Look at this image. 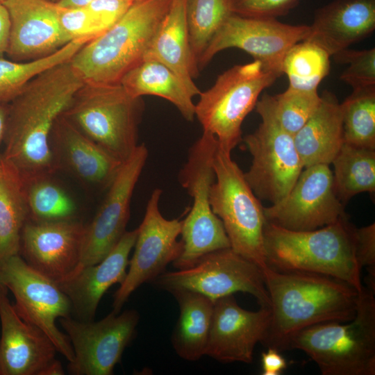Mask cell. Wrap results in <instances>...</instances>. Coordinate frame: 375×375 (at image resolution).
<instances>
[{"label": "cell", "mask_w": 375, "mask_h": 375, "mask_svg": "<svg viewBox=\"0 0 375 375\" xmlns=\"http://www.w3.org/2000/svg\"><path fill=\"white\" fill-rule=\"evenodd\" d=\"M162 190L156 188L146 207L144 218L137 228L133 256L124 281L113 295L112 310L120 312L131 294L140 285L152 282L182 251L181 221L165 218L159 209Z\"/></svg>", "instance_id": "cell-14"}, {"label": "cell", "mask_w": 375, "mask_h": 375, "mask_svg": "<svg viewBox=\"0 0 375 375\" xmlns=\"http://www.w3.org/2000/svg\"><path fill=\"white\" fill-rule=\"evenodd\" d=\"M331 56L321 47L308 40L292 46L285 53L281 72L289 82L288 88L304 92H317L328 74Z\"/></svg>", "instance_id": "cell-32"}, {"label": "cell", "mask_w": 375, "mask_h": 375, "mask_svg": "<svg viewBox=\"0 0 375 375\" xmlns=\"http://www.w3.org/2000/svg\"><path fill=\"white\" fill-rule=\"evenodd\" d=\"M94 0H60L57 4L64 8L86 7Z\"/></svg>", "instance_id": "cell-45"}, {"label": "cell", "mask_w": 375, "mask_h": 375, "mask_svg": "<svg viewBox=\"0 0 375 375\" xmlns=\"http://www.w3.org/2000/svg\"><path fill=\"white\" fill-rule=\"evenodd\" d=\"M267 222L294 231H310L331 224L346 215L328 165L303 169L288 195L264 207Z\"/></svg>", "instance_id": "cell-16"}, {"label": "cell", "mask_w": 375, "mask_h": 375, "mask_svg": "<svg viewBox=\"0 0 375 375\" xmlns=\"http://www.w3.org/2000/svg\"><path fill=\"white\" fill-rule=\"evenodd\" d=\"M64 369L61 362L56 358L52 360L42 372L41 375H63Z\"/></svg>", "instance_id": "cell-43"}, {"label": "cell", "mask_w": 375, "mask_h": 375, "mask_svg": "<svg viewBox=\"0 0 375 375\" xmlns=\"http://www.w3.org/2000/svg\"><path fill=\"white\" fill-rule=\"evenodd\" d=\"M374 290L363 285L350 321L316 324L290 337L286 350L306 353L323 375L375 374Z\"/></svg>", "instance_id": "cell-5"}, {"label": "cell", "mask_w": 375, "mask_h": 375, "mask_svg": "<svg viewBox=\"0 0 375 375\" xmlns=\"http://www.w3.org/2000/svg\"><path fill=\"white\" fill-rule=\"evenodd\" d=\"M119 83L134 98L157 96L172 103L187 121L192 122L195 117L194 96L172 69L157 60L143 59Z\"/></svg>", "instance_id": "cell-27"}, {"label": "cell", "mask_w": 375, "mask_h": 375, "mask_svg": "<svg viewBox=\"0 0 375 375\" xmlns=\"http://www.w3.org/2000/svg\"><path fill=\"white\" fill-rule=\"evenodd\" d=\"M375 29V0H333L317 9L306 40L332 57Z\"/></svg>", "instance_id": "cell-24"}, {"label": "cell", "mask_w": 375, "mask_h": 375, "mask_svg": "<svg viewBox=\"0 0 375 375\" xmlns=\"http://www.w3.org/2000/svg\"><path fill=\"white\" fill-rule=\"evenodd\" d=\"M277 78L255 60L219 75L211 88L200 93L195 104V117L203 131L214 136L220 149L231 153L242 140L245 117L255 108L261 92Z\"/></svg>", "instance_id": "cell-9"}, {"label": "cell", "mask_w": 375, "mask_h": 375, "mask_svg": "<svg viewBox=\"0 0 375 375\" xmlns=\"http://www.w3.org/2000/svg\"><path fill=\"white\" fill-rule=\"evenodd\" d=\"M187 0H172L143 59L157 60L172 69L185 84L192 94L201 91L193 81L199 71L191 56L186 20Z\"/></svg>", "instance_id": "cell-25"}, {"label": "cell", "mask_w": 375, "mask_h": 375, "mask_svg": "<svg viewBox=\"0 0 375 375\" xmlns=\"http://www.w3.org/2000/svg\"><path fill=\"white\" fill-rule=\"evenodd\" d=\"M92 38H78L46 57L17 62L0 58V104L10 103L28 82L45 70L68 62Z\"/></svg>", "instance_id": "cell-31"}, {"label": "cell", "mask_w": 375, "mask_h": 375, "mask_svg": "<svg viewBox=\"0 0 375 375\" xmlns=\"http://www.w3.org/2000/svg\"><path fill=\"white\" fill-rule=\"evenodd\" d=\"M356 256L368 271L367 287L375 290V224L356 228Z\"/></svg>", "instance_id": "cell-40"}, {"label": "cell", "mask_w": 375, "mask_h": 375, "mask_svg": "<svg viewBox=\"0 0 375 375\" xmlns=\"http://www.w3.org/2000/svg\"><path fill=\"white\" fill-rule=\"evenodd\" d=\"M172 1L136 0L115 24L85 43L69 60L84 83H119L143 60Z\"/></svg>", "instance_id": "cell-4"}, {"label": "cell", "mask_w": 375, "mask_h": 375, "mask_svg": "<svg viewBox=\"0 0 375 375\" xmlns=\"http://www.w3.org/2000/svg\"><path fill=\"white\" fill-rule=\"evenodd\" d=\"M49 142L58 169H65L88 184L108 188L123 163L62 115L53 125Z\"/></svg>", "instance_id": "cell-22"}, {"label": "cell", "mask_w": 375, "mask_h": 375, "mask_svg": "<svg viewBox=\"0 0 375 375\" xmlns=\"http://www.w3.org/2000/svg\"><path fill=\"white\" fill-rule=\"evenodd\" d=\"M262 375H279L287 367L285 359L280 351L267 348L262 353Z\"/></svg>", "instance_id": "cell-41"}, {"label": "cell", "mask_w": 375, "mask_h": 375, "mask_svg": "<svg viewBox=\"0 0 375 375\" xmlns=\"http://www.w3.org/2000/svg\"><path fill=\"white\" fill-rule=\"evenodd\" d=\"M274 113L281 126L293 136L317 110L321 101L317 92H304L290 88L269 95Z\"/></svg>", "instance_id": "cell-36"}, {"label": "cell", "mask_w": 375, "mask_h": 375, "mask_svg": "<svg viewBox=\"0 0 375 375\" xmlns=\"http://www.w3.org/2000/svg\"><path fill=\"white\" fill-rule=\"evenodd\" d=\"M51 176L24 183L29 219L56 222L75 219L76 206L72 198Z\"/></svg>", "instance_id": "cell-35"}, {"label": "cell", "mask_w": 375, "mask_h": 375, "mask_svg": "<svg viewBox=\"0 0 375 375\" xmlns=\"http://www.w3.org/2000/svg\"><path fill=\"white\" fill-rule=\"evenodd\" d=\"M45 1H50V2H52V3H58L60 0H45Z\"/></svg>", "instance_id": "cell-46"}, {"label": "cell", "mask_w": 375, "mask_h": 375, "mask_svg": "<svg viewBox=\"0 0 375 375\" xmlns=\"http://www.w3.org/2000/svg\"><path fill=\"white\" fill-rule=\"evenodd\" d=\"M147 157L148 149L141 144L122 163L108 186L101 206L91 222L85 226L81 258L76 272L99 262L126 233L131 198Z\"/></svg>", "instance_id": "cell-17"}, {"label": "cell", "mask_w": 375, "mask_h": 375, "mask_svg": "<svg viewBox=\"0 0 375 375\" xmlns=\"http://www.w3.org/2000/svg\"><path fill=\"white\" fill-rule=\"evenodd\" d=\"M171 294L179 306V317L171 337L172 347L181 358L197 361L206 355L214 301L190 290Z\"/></svg>", "instance_id": "cell-28"}, {"label": "cell", "mask_w": 375, "mask_h": 375, "mask_svg": "<svg viewBox=\"0 0 375 375\" xmlns=\"http://www.w3.org/2000/svg\"><path fill=\"white\" fill-rule=\"evenodd\" d=\"M5 1V0H0V2H3V1Z\"/></svg>", "instance_id": "cell-48"}, {"label": "cell", "mask_w": 375, "mask_h": 375, "mask_svg": "<svg viewBox=\"0 0 375 375\" xmlns=\"http://www.w3.org/2000/svg\"><path fill=\"white\" fill-rule=\"evenodd\" d=\"M85 226L76 219L56 222L28 219L21 233L19 254L39 273L62 282L78 268Z\"/></svg>", "instance_id": "cell-18"}, {"label": "cell", "mask_w": 375, "mask_h": 375, "mask_svg": "<svg viewBox=\"0 0 375 375\" xmlns=\"http://www.w3.org/2000/svg\"><path fill=\"white\" fill-rule=\"evenodd\" d=\"M8 110V104H0V143L3 142Z\"/></svg>", "instance_id": "cell-44"}, {"label": "cell", "mask_w": 375, "mask_h": 375, "mask_svg": "<svg viewBox=\"0 0 375 375\" xmlns=\"http://www.w3.org/2000/svg\"><path fill=\"white\" fill-rule=\"evenodd\" d=\"M10 32V18L6 8L0 2V58L6 52Z\"/></svg>", "instance_id": "cell-42"}, {"label": "cell", "mask_w": 375, "mask_h": 375, "mask_svg": "<svg viewBox=\"0 0 375 375\" xmlns=\"http://www.w3.org/2000/svg\"><path fill=\"white\" fill-rule=\"evenodd\" d=\"M231 153L218 146L215 153V180L210 190L211 208L223 224L231 248L262 271L268 267L264 207Z\"/></svg>", "instance_id": "cell-7"}, {"label": "cell", "mask_w": 375, "mask_h": 375, "mask_svg": "<svg viewBox=\"0 0 375 375\" xmlns=\"http://www.w3.org/2000/svg\"><path fill=\"white\" fill-rule=\"evenodd\" d=\"M336 194L344 205L360 193L375 192V149L344 142L333 160Z\"/></svg>", "instance_id": "cell-30"}, {"label": "cell", "mask_w": 375, "mask_h": 375, "mask_svg": "<svg viewBox=\"0 0 375 375\" xmlns=\"http://www.w3.org/2000/svg\"><path fill=\"white\" fill-rule=\"evenodd\" d=\"M137 233V228L126 231L99 262L83 267L70 278L58 283L69 299L76 319L94 320L99 301L106 292L112 285L124 281Z\"/></svg>", "instance_id": "cell-23"}, {"label": "cell", "mask_w": 375, "mask_h": 375, "mask_svg": "<svg viewBox=\"0 0 375 375\" xmlns=\"http://www.w3.org/2000/svg\"><path fill=\"white\" fill-rule=\"evenodd\" d=\"M332 57L338 63L348 65L340 78L353 89L375 85V48L346 49Z\"/></svg>", "instance_id": "cell-37"}, {"label": "cell", "mask_w": 375, "mask_h": 375, "mask_svg": "<svg viewBox=\"0 0 375 375\" xmlns=\"http://www.w3.org/2000/svg\"><path fill=\"white\" fill-rule=\"evenodd\" d=\"M308 33V25H292L276 19L247 17L233 13L209 42L198 68L203 69L219 51L238 48L279 77L285 53L294 44L304 40Z\"/></svg>", "instance_id": "cell-15"}, {"label": "cell", "mask_w": 375, "mask_h": 375, "mask_svg": "<svg viewBox=\"0 0 375 375\" xmlns=\"http://www.w3.org/2000/svg\"><path fill=\"white\" fill-rule=\"evenodd\" d=\"M57 6L60 24L72 40L84 37L94 38L106 31L87 7Z\"/></svg>", "instance_id": "cell-38"}, {"label": "cell", "mask_w": 375, "mask_h": 375, "mask_svg": "<svg viewBox=\"0 0 375 375\" xmlns=\"http://www.w3.org/2000/svg\"><path fill=\"white\" fill-rule=\"evenodd\" d=\"M340 108L344 142L375 149V85L353 89Z\"/></svg>", "instance_id": "cell-34"}, {"label": "cell", "mask_w": 375, "mask_h": 375, "mask_svg": "<svg viewBox=\"0 0 375 375\" xmlns=\"http://www.w3.org/2000/svg\"><path fill=\"white\" fill-rule=\"evenodd\" d=\"M28 218L24 182L0 155V261L19 254L21 233Z\"/></svg>", "instance_id": "cell-29"}, {"label": "cell", "mask_w": 375, "mask_h": 375, "mask_svg": "<svg viewBox=\"0 0 375 375\" xmlns=\"http://www.w3.org/2000/svg\"><path fill=\"white\" fill-rule=\"evenodd\" d=\"M3 285L15 299V310L24 322L41 329L69 362L74 351L67 335L56 325L58 318L69 317L72 303L58 283L30 267L19 256L0 261Z\"/></svg>", "instance_id": "cell-12"}, {"label": "cell", "mask_w": 375, "mask_h": 375, "mask_svg": "<svg viewBox=\"0 0 375 375\" xmlns=\"http://www.w3.org/2000/svg\"><path fill=\"white\" fill-rule=\"evenodd\" d=\"M152 282L169 293L190 290L212 301L237 292H246L260 306L270 305L261 269L231 247L210 252L189 268L164 272Z\"/></svg>", "instance_id": "cell-11"}, {"label": "cell", "mask_w": 375, "mask_h": 375, "mask_svg": "<svg viewBox=\"0 0 375 375\" xmlns=\"http://www.w3.org/2000/svg\"><path fill=\"white\" fill-rule=\"evenodd\" d=\"M1 285H4L3 283V281H2V278H1V269H0V286Z\"/></svg>", "instance_id": "cell-47"}, {"label": "cell", "mask_w": 375, "mask_h": 375, "mask_svg": "<svg viewBox=\"0 0 375 375\" xmlns=\"http://www.w3.org/2000/svg\"><path fill=\"white\" fill-rule=\"evenodd\" d=\"M217 146L215 138L203 131L190 148L180 172V183L193 201L181 221L182 251L173 262L177 269L189 268L205 255L231 247L223 224L210 203V190L215 180L212 160Z\"/></svg>", "instance_id": "cell-8"}, {"label": "cell", "mask_w": 375, "mask_h": 375, "mask_svg": "<svg viewBox=\"0 0 375 375\" xmlns=\"http://www.w3.org/2000/svg\"><path fill=\"white\" fill-rule=\"evenodd\" d=\"M0 286V375H41L58 351L39 328L24 322Z\"/></svg>", "instance_id": "cell-21"}, {"label": "cell", "mask_w": 375, "mask_h": 375, "mask_svg": "<svg viewBox=\"0 0 375 375\" xmlns=\"http://www.w3.org/2000/svg\"><path fill=\"white\" fill-rule=\"evenodd\" d=\"M356 228L347 215L310 231L290 230L267 222L264 239L267 266L277 271L331 276L360 291L362 269L356 256Z\"/></svg>", "instance_id": "cell-3"}, {"label": "cell", "mask_w": 375, "mask_h": 375, "mask_svg": "<svg viewBox=\"0 0 375 375\" xmlns=\"http://www.w3.org/2000/svg\"><path fill=\"white\" fill-rule=\"evenodd\" d=\"M142 97H131L120 83H84L62 114L88 138L124 162L139 145Z\"/></svg>", "instance_id": "cell-6"}, {"label": "cell", "mask_w": 375, "mask_h": 375, "mask_svg": "<svg viewBox=\"0 0 375 375\" xmlns=\"http://www.w3.org/2000/svg\"><path fill=\"white\" fill-rule=\"evenodd\" d=\"M10 18L6 54L26 62L49 56L72 39L61 27L57 3L45 0H5Z\"/></svg>", "instance_id": "cell-20"}, {"label": "cell", "mask_w": 375, "mask_h": 375, "mask_svg": "<svg viewBox=\"0 0 375 375\" xmlns=\"http://www.w3.org/2000/svg\"><path fill=\"white\" fill-rule=\"evenodd\" d=\"M135 310L112 311L98 321L59 318L74 351L67 365L72 375H111L132 340L139 322Z\"/></svg>", "instance_id": "cell-13"}, {"label": "cell", "mask_w": 375, "mask_h": 375, "mask_svg": "<svg viewBox=\"0 0 375 375\" xmlns=\"http://www.w3.org/2000/svg\"><path fill=\"white\" fill-rule=\"evenodd\" d=\"M303 168L331 164L344 144L340 103L330 92H324L317 110L294 135Z\"/></svg>", "instance_id": "cell-26"}, {"label": "cell", "mask_w": 375, "mask_h": 375, "mask_svg": "<svg viewBox=\"0 0 375 375\" xmlns=\"http://www.w3.org/2000/svg\"><path fill=\"white\" fill-rule=\"evenodd\" d=\"M270 317L269 307L245 310L233 294L216 299L206 356L224 363L252 362L254 349L263 340Z\"/></svg>", "instance_id": "cell-19"}, {"label": "cell", "mask_w": 375, "mask_h": 375, "mask_svg": "<svg viewBox=\"0 0 375 375\" xmlns=\"http://www.w3.org/2000/svg\"><path fill=\"white\" fill-rule=\"evenodd\" d=\"M255 108L262 121L244 138L252 156L251 165L244 175L260 200L274 204L288 195L303 167L294 136L275 117L269 94H264Z\"/></svg>", "instance_id": "cell-10"}, {"label": "cell", "mask_w": 375, "mask_h": 375, "mask_svg": "<svg viewBox=\"0 0 375 375\" xmlns=\"http://www.w3.org/2000/svg\"><path fill=\"white\" fill-rule=\"evenodd\" d=\"M83 84L68 61L36 76L8 103L1 156L24 183L58 170L51 150V133Z\"/></svg>", "instance_id": "cell-1"}, {"label": "cell", "mask_w": 375, "mask_h": 375, "mask_svg": "<svg viewBox=\"0 0 375 375\" xmlns=\"http://www.w3.org/2000/svg\"><path fill=\"white\" fill-rule=\"evenodd\" d=\"M233 14L231 0H187L186 20L191 56L198 63L209 42Z\"/></svg>", "instance_id": "cell-33"}, {"label": "cell", "mask_w": 375, "mask_h": 375, "mask_svg": "<svg viewBox=\"0 0 375 375\" xmlns=\"http://www.w3.org/2000/svg\"><path fill=\"white\" fill-rule=\"evenodd\" d=\"M300 0H231L233 14L255 18L276 19L288 14Z\"/></svg>", "instance_id": "cell-39"}, {"label": "cell", "mask_w": 375, "mask_h": 375, "mask_svg": "<svg viewBox=\"0 0 375 375\" xmlns=\"http://www.w3.org/2000/svg\"><path fill=\"white\" fill-rule=\"evenodd\" d=\"M269 294L270 322L262 343L278 351L289 339L310 326L329 321L346 322L356 315L358 291L337 278L309 272L262 271Z\"/></svg>", "instance_id": "cell-2"}]
</instances>
